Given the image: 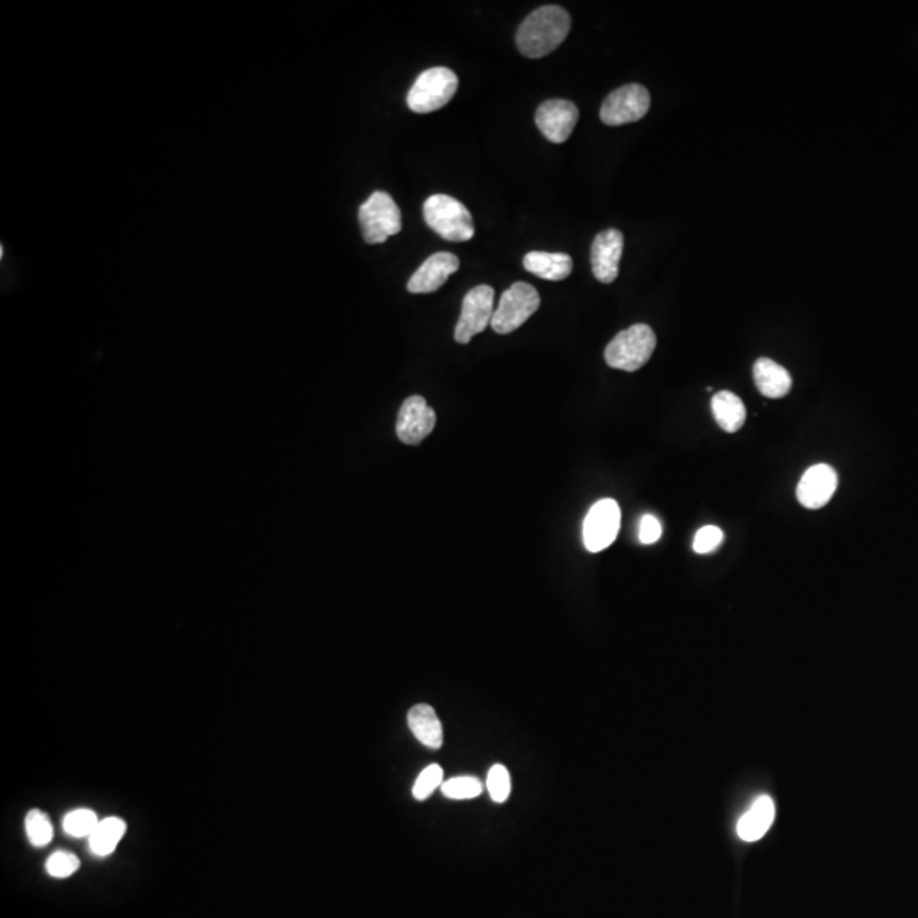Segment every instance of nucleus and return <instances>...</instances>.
Returning a JSON list of instances; mask_svg holds the SVG:
<instances>
[{
	"instance_id": "f257e3e1",
	"label": "nucleus",
	"mask_w": 918,
	"mask_h": 918,
	"mask_svg": "<svg viewBox=\"0 0 918 918\" xmlns=\"http://www.w3.org/2000/svg\"><path fill=\"white\" fill-rule=\"evenodd\" d=\"M570 28L572 19L563 7H539L517 29V48L527 58L546 57L567 40Z\"/></svg>"
},
{
	"instance_id": "f03ea898",
	"label": "nucleus",
	"mask_w": 918,
	"mask_h": 918,
	"mask_svg": "<svg viewBox=\"0 0 918 918\" xmlns=\"http://www.w3.org/2000/svg\"><path fill=\"white\" fill-rule=\"evenodd\" d=\"M427 227L448 242H468L475 235L473 216L465 204L448 194H434L424 203Z\"/></svg>"
},
{
	"instance_id": "7ed1b4c3",
	"label": "nucleus",
	"mask_w": 918,
	"mask_h": 918,
	"mask_svg": "<svg viewBox=\"0 0 918 918\" xmlns=\"http://www.w3.org/2000/svg\"><path fill=\"white\" fill-rule=\"evenodd\" d=\"M655 347L657 337L652 327H648L646 323H636L633 327L619 332L607 344L604 357L607 366L633 373L650 361Z\"/></svg>"
},
{
	"instance_id": "20e7f679",
	"label": "nucleus",
	"mask_w": 918,
	"mask_h": 918,
	"mask_svg": "<svg viewBox=\"0 0 918 918\" xmlns=\"http://www.w3.org/2000/svg\"><path fill=\"white\" fill-rule=\"evenodd\" d=\"M458 75L448 67H434L417 77L408 91L407 104L417 114L434 113L448 106L458 92Z\"/></svg>"
},
{
	"instance_id": "39448f33",
	"label": "nucleus",
	"mask_w": 918,
	"mask_h": 918,
	"mask_svg": "<svg viewBox=\"0 0 918 918\" xmlns=\"http://www.w3.org/2000/svg\"><path fill=\"white\" fill-rule=\"evenodd\" d=\"M359 223L368 244H383L402 230V213L390 194L376 191L361 204Z\"/></svg>"
},
{
	"instance_id": "423d86ee",
	"label": "nucleus",
	"mask_w": 918,
	"mask_h": 918,
	"mask_svg": "<svg viewBox=\"0 0 918 918\" xmlns=\"http://www.w3.org/2000/svg\"><path fill=\"white\" fill-rule=\"evenodd\" d=\"M541 305L538 289L533 284H512L500 298L492 318V329L500 335L512 334L538 312Z\"/></svg>"
},
{
	"instance_id": "0eeeda50",
	"label": "nucleus",
	"mask_w": 918,
	"mask_h": 918,
	"mask_svg": "<svg viewBox=\"0 0 918 918\" xmlns=\"http://www.w3.org/2000/svg\"><path fill=\"white\" fill-rule=\"evenodd\" d=\"M493 300L495 291L487 284H480L471 289L470 293H466L461 315L454 329V340L458 344H468L475 335L482 334L492 323L495 312Z\"/></svg>"
},
{
	"instance_id": "6e6552de",
	"label": "nucleus",
	"mask_w": 918,
	"mask_h": 918,
	"mask_svg": "<svg viewBox=\"0 0 918 918\" xmlns=\"http://www.w3.org/2000/svg\"><path fill=\"white\" fill-rule=\"evenodd\" d=\"M650 109V94L640 84H628L611 92L602 102L601 119L607 126L640 121Z\"/></svg>"
},
{
	"instance_id": "1a4fd4ad",
	"label": "nucleus",
	"mask_w": 918,
	"mask_h": 918,
	"mask_svg": "<svg viewBox=\"0 0 918 918\" xmlns=\"http://www.w3.org/2000/svg\"><path fill=\"white\" fill-rule=\"evenodd\" d=\"M621 509L618 502L602 499L592 505L584 521V544L590 553H601L618 538Z\"/></svg>"
},
{
	"instance_id": "9d476101",
	"label": "nucleus",
	"mask_w": 918,
	"mask_h": 918,
	"mask_svg": "<svg viewBox=\"0 0 918 918\" xmlns=\"http://www.w3.org/2000/svg\"><path fill=\"white\" fill-rule=\"evenodd\" d=\"M578 116V108L572 101L550 99L536 111V125L548 142L565 143L577 126Z\"/></svg>"
},
{
	"instance_id": "9b49d317",
	"label": "nucleus",
	"mask_w": 918,
	"mask_h": 918,
	"mask_svg": "<svg viewBox=\"0 0 918 918\" xmlns=\"http://www.w3.org/2000/svg\"><path fill=\"white\" fill-rule=\"evenodd\" d=\"M436 427V412L422 397H410L402 403L397 419V436L403 444L417 446Z\"/></svg>"
},
{
	"instance_id": "f8f14e48",
	"label": "nucleus",
	"mask_w": 918,
	"mask_h": 918,
	"mask_svg": "<svg viewBox=\"0 0 918 918\" xmlns=\"http://www.w3.org/2000/svg\"><path fill=\"white\" fill-rule=\"evenodd\" d=\"M624 237L616 228L599 233L592 242L590 262L595 279L611 284L618 279L619 261L623 257Z\"/></svg>"
},
{
	"instance_id": "ddd939ff",
	"label": "nucleus",
	"mask_w": 918,
	"mask_h": 918,
	"mask_svg": "<svg viewBox=\"0 0 918 918\" xmlns=\"http://www.w3.org/2000/svg\"><path fill=\"white\" fill-rule=\"evenodd\" d=\"M459 259L449 252H437L431 255L417 271L408 279L407 289L414 295H427L436 293L441 289L449 276L458 272Z\"/></svg>"
},
{
	"instance_id": "4468645a",
	"label": "nucleus",
	"mask_w": 918,
	"mask_h": 918,
	"mask_svg": "<svg viewBox=\"0 0 918 918\" xmlns=\"http://www.w3.org/2000/svg\"><path fill=\"white\" fill-rule=\"evenodd\" d=\"M837 473L832 466L815 465L806 471L803 478L799 480L798 495L799 504L806 509H822L833 497L837 490Z\"/></svg>"
},
{
	"instance_id": "2eb2a0df",
	"label": "nucleus",
	"mask_w": 918,
	"mask_h": 918,
	"mask_svg": "<svg viewBox=\"0 0 918 918\" xmlns=\"http://www.w3.org/2000/svg\"><path fill=\"white\" fill-rule=\"evenodd\" d=\"M776 820V805L769 796H759L738 820L737 833L743 842H757Z\"/></svg>"
},
{
	"instance_id": "dca6fc26",
	"label": "nucleus",
	"mask_w": 918,
	"mask_h": 918,
	"mask_svg": "<svg viewBox=\"0 0 918 918\" xmlns=\"http://www.w3.org/2000/svg\"><path fill=\"white\" fill-rule=\"evenodd\" d=\"M522 264L526 271L546 281H563L573 271L572 257L556 252H529Z\"/></svg>"
},
{
	"instance_id": "f3484780",
	"label": "nucleus",
	"mask_w": 918,
	"mask_h": 918,
	"mask_svg": "<svg viewBox=\"0 0 918 918\" xmlns=\"http://www.w3.org/2000/svg\"><path fill=\"white\" fill-rule=\"evenodd\" d=\"M754 380L760 393L767 398L786 397L793 385L788 369L767 357H762L754 364Z\"/></svg>"
},
{
	"instance_id": "a211bd4d",
	"label": "nucleus",
	"mask_w": 918,
	"mask_h": 918,
	"mask_svg": "<svg viewBox=\"0 0 918 918\" xmlns=\"http://www.w3.org/2000/svg\"><path fill=\"white\" fill-rule=\"evenodd\" d=\"M408 726L414 733V737L424 747L432 748V750L442 747L444 733H442L441 721L429 704H417L408 711Z\"/></svg>"
},
{
	"instance_id": "6ab92c4d",
	"label": "nucleus",
	"mask_w": 918,
	"mask_h": 918,
	"mask_svg": "<svg viewBox=\"0 0 918 918\" xmlns=\"http://www.w3.org/2000/svg\"><path fill=\"white\" fill-rule=\"evenodd\" d=\"M714 420L725 432H737L747 419V410L740 397L731 391H720L711 400Z\"/></svg>"
},
{
	"instance_id": "aec40b11",
	"label": "nucleus",
	"mask_w": 918,
	"mask_h": 918,
	"mask_svg": "<svg viewBox=\"0 0 918 918\" xmlns=\"http://www.w3.org/2000/svg\"><path fill=\"white\" fill-rule=\"evenodd\" d=\"M125 833V820L116 818V816L104 818L89 837V850L96 857L111 856L121 839L125 837Z\"/></svg>"
},
{
	"instance_id": "412c9836",
	"label": "nucleus",
	"mask_w": 918,
	"mask_h": 918,
	"mask_svg": "<svg viewBox=\"0 0 918 918\" xmlns=\"http://www.w3.org/2000/svg\"><path fill=\"white\" fill-rule=\"evenodd\" d=\"M99 822L101 820L97 818L94 811L87 810V808H79V810L68 811L67 815H65V818H63V830L70 837H77V839L87 837L89 839Z\"/></svg>"
},
{
	"instance_id": "4be33fe9",
	"label": "nucleus",
	"mask_w": 918,
	"mask_h": 918,
	"mask_svg": "<svg viewBox=\"0 0 918 918\" xmlns=\"http://www.w3.org/2000/svg\"><path fill=\"white\" fill-rule=\"evenodd\" d=\"M24 827H26L29 844L33 847H45L53 839V825L48 815L41 810L29 811Z\"/></svg>"
},
{
	"instance_id": "5701e85b",
	"label": "nucleus",
	"mask_w": 918,
	"mask_h": 918,
	"mask_svg": "<svg viewBox=\"0 0 918 918\" xmlns=\"http://www.w3.org/2000/svg\"><path fill=\"white\" fill-rule=\"evenodd\" d=\"M441 791L449 799H473L483 793V782L475 776L453 777L442 782Z\"/></svg>"
},
{
	"instance_id": "b1692460",
	"label": "nucleus",
	"mask_w": 918,
	"mask_h": 918,
	"mask_svg": "<svg viewBox=\"0 0 918 918\" xmlns=\"http://www.w3.org/2000/svg\"><path fill=\"white\" fill-rule=\"evenodd\" d=\"M442 781H444V771H442L441 765L432 764L429 767H425L424 771L420 772L419 777H417L414 788H412L414 798L417 801H425L437 788H441Z\"/></svg>"
},
{
	"instance_id": "393cba45",
	"label": "nucleus",
	"mask_w": 918,
	"mask_h": 918,
	"mask_svg": "<svg viewBox=\"0 0 918 918\" xmlns=\"http://www.w3.org/2000/svg\"><path fill=\"white\" fill-rule=\"evenodd\" d=\"M45 867L46 873L50 874L51 878H70L72 874L79 871L80 861L79 857L74 856L72 852L58 850V852H53V854L48 857Z\"/></svg>"
},
{
	"instance_id": "a878e982",
	"label": "nucleus",
	"mask_w": 918,
	"mask_h": 918,
	"mask_svg": "<svg viewBox=\"0 0 918 918\" xmlns=\"http://www.w3.org/2000/svg\"><path fill=\"white\" fill-rule=\"evenodd\" d=\"M487 789L493 803H505L507 801L510 791H512V782H510L509 771L505 769L504 765L495 764L488 771Z\"/></svg>"
},
{
	"instance_id": "bb28decb",
	"label": "nucleus",
	"mask_w": 918,
	"mask_h": 918,
	"mask_svg": "<svg viewBox=\"0 0 918 918\" xmlns=\"http://www.w3.org/2000/svg\"><path fill=\"white\" fill-rule=\"evenodd\" d=\"M723 539H725V534H723L720 527L704 526L697 531L692 548H694L697 555H708V553H713V551L720 548L721 544H723Z\"/></svg>"
},
{
	"instance_id": "cd10ccee",
	"label": "nucleus",
	"mask_w": 918,
	"mask_h": 918,
	"mask_svg": "<svg viewBox=\"0 0 918 918\" xmlns=\"http://www.w3.org/2000/svg\"><path fill=\"white\" fill-rule=\"evenodd\" d=\"M638 538H640V543L643 544L657 543L658 539L662 538V524H660L657 517L652 516V514H646V516L641 517Z\"/></svg>"
}]
</instances>
